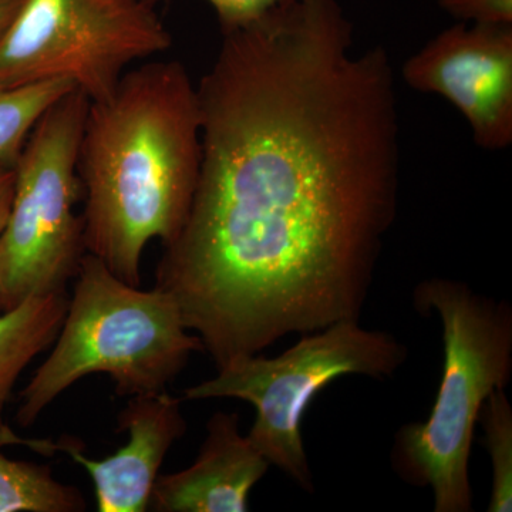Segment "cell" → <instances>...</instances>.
Masks as SVG:
<instances>
[{"instance_id": "e0dca14e", "label": "cell", "mask_w": 512, "mask_h": 512, "mask_svg": "<svg viewBox=\"0 0 512 512\" xmlns=\"http://www.w3.org/2000/svg\"><path fill=\"white\" fill-rule=\"evenodd\" d=\"M15 192V168L0 165V235L8 221Z\"/></svg>"}, {"instance_id": "277c9868", "label": "cell", "mask_w": 512, "mask_h": 512, "mask_svg": "<svg viewBox=\"0 0 512 512\" xmlns=\"http://www.w3.org/2000/svg\"><path fill=\"white\" fill-rule=\"evenodd\" d=\"M52 352L20 392L16 421L29 427L60 394L107 375L119 396L161 392L204 352L170 293L140 289L86 252Z\"/></svg>"}, {"instance_id": "ac0fdd59", "label": "cell", "mask_w": 512, "mask_h": 512, "mask_svg": "<svg viewBox=\"0 0 512 512\" xmlns=\"http://www.w3.org/2000/svg\"><path fill=\"white\" fill-rule=\"evenodd\" d=\"M22 3L23 0H0V39L5 35Z\"/></svg>"}, {"instance_id": "30bf717a", "label": "cell", "mask_w": 512, "mask_h": 512, "mask_svg": "<svg viewBox=\"0 0 512 512\" xmlns=\"http://www.w3.org/2000/svg\"><path fill=\"white\" fill-rule=\"evenodd\" d=\"M194 463L158 476L148 508L158 512H245L271 464L239 430L238 413L217 412Z\"/></svg>"}, {"instance_id": "2e32d148", "label": "cell", "mask_w": 512, "mask_h": 512, "mask_svg": "<svg viewBox=\"0 0 512 512\" xmlns=\"http://www.w3.org/2000/svg\"><path fill=\"white\" fill-rule=\"evenodd\" d=\"M220 20L222 33L244 28L286 0H207Z\"/></svg>"}, {"instance_id": "7a4b0ae2", "label": "cell", "mask_w": 512, "mask_h": 512, "mask_svg": "<svg viewBox=\"0 0 512 512\" xmlns=\"http://www.w3.org/2000/svg\"><path fill=\"white\" fill-rule=\"evenodd\" d=\"M201 165L197 86L177 60L128 70L90 101L79 171L86 252L140 286L154 239L170 244L190 212Z\"/></svg>"}, {"instance_id": "5bb4252c", "label": "cell", "mask_w": 512, "mask_h": 512, "mask_svg": "<svg viewBox=\"0 0 512 512\" xmlns=\"http://www.w3.org/2000/svg\"><path fill=\"white\" fill-rule=\"evenodd\" d=\"M491 463L488 512L512 511V406L505 389L491 393L478 414Z\"/></svg>"}, {"instance_id": "3957f363", "label": "cell", "mask_w": 512, "mask_h": 512, "mask_svg": "<svg viewBox=\"0 0 512 512\" xmlns=\"http://www.w3.org/2000/svg\"><path fill=\"white\" fill-rule=\"evenodd\" d=\"M420 315H436L443 338V373L426 421L394 434V474L417 488H430L436 512L474 510L470 457L478 414L491 393L512 376V308L466 282L430 278L413 291Z\"/></svg>"}, {"instance_id": "8fae6325", "label": "cell", "mask_w": 512, "mask_h": 512, "mask_svg": "<svg viewBox=\"0 0 512 512\" xmlns=\"http://www.w3.org/2000/svg\"><path fill=\"white\" fill-rule=\"evenodd\" d=\"M66 293L32 296L0 312V447L25 446L43 456L60 451V443L25 439L5 423V409L26 366L55 342L67 309Z\"/></svg>"}, {"instance_id": "6da1fadb", "label": "cell", "mask_w": 512, "mask_h": 512, "mask_svg": "<svg viewBox=\"0 0 512 512\" xmlns=\"http://www.w3.org/2000/svg\"><path fill=\"white\" fill-rule=\"evenodd\" d=\"M197 86L201 165L156 286L217 369L360 320L399 201V104L382 46L338 0H286L222 33Z\"/></svg>"}, {"instance_id": "9a60e30c", "label": "cell", "mask_w": 512, "mask_h": 512, "mask_svg": "<svg viewBox=\"0 0 512 512\" xmlns=\"http://www.w3.org/2000/svg\"><path fill=\"white\" fill-rule=\"evenodd\" d=\"M437 5L463 23L512 26V0H437Z\"/></svg>"}, {"instance_id": "9c48e42d", "label": "cell", "mask_w": 512, "mask_h": 512, "mask_svg": "<svg viewBox=\"0 0 512 512\" xmlns=\"http://www.w3.org/2000/svg\"><path fill=\"white\" fill-rule=\"evenodd\" d=\"M117 431H127V444L103 460L84 456L73 440L63 451L92 478L97 511H147L164 458L187 431L181 399L167 389L131 396L117 417Z\"/></svg>"}, {"instance_id": "ba28073f", "label": "cell", "mask_w": 512, "mask_h": 512, "mask_svg": "<svg viewBox=\"0 0 512 512\" xmlns=\"http://www.w3.org/2000/svg\"><path fill=\"white\" fill-rule=\"evenodd\" d=\"M407 86L450 101L474 143L501 151L512 144V26L458 23L403 64Z\"/></svg>"}, {"instance_id": "8992f818", "label": "cell", "mask_w": 512, "mask_h": 512, "mask_svg": "<svg viewBox=\"0 0 512 512\" xmlns=\"http://www.w3.org/2000/svg\"><path fill=\"white\" fill-rule=\"evenodd\" d=\"M90 100L74 89L40 117L15 165L0 235V312L32 296L66 293L86 255L76 204L80 140Z\"/></svg>"}, {"instance_id": "4fadbf2b", "label": "cell", "mask_w": 512, "mask_h": 512, "mask_svg": "<svg viewBox=\"0 0 512 512\" xmlns=\"http://www.w3.org/2000/svg\"><path fill=\"white\" fill-rule=\"evenodd\" d=\"M74 89L67 80L0 86V165L15 168L37 121Z\"/></svg>"}, {"instance_id": "5b68a950", "label": "cell", "mask_w": 512, "mask_h": 512, "mask_svg": "<svg viewBox=\"0 0 512 512\" xmlns=\"http://www.w3.org/2000/svg\"><path fill=\"white\" fill-rule=\"evenodd\" d=\"M282 355L242 357L217 376L184 390V400L237 399L251 404L247 437L271 466L313 493V473L303 443L305 414L320 392L343 376L390 379L407 362L406 346L392 333L340 320L305 333Z\"/></svg>"}, {"instance_id": "52a82bcc", "label": "cell", "mask_w": 512, "mask_h": 512, "mask_svg": "<svg viewBox=\"0 0 512 512\" xmlns=\"http://www.w3.org/2000/svg\"><path fill=\"white\" fill-rule=\"evenodd\" d=\"M171 43L148 0H23L0 39V86L67 80L103 100L130 64Z\"/></svg>"}, {"instance_id": "7c38bea8", "label": "cell", "mask_w": 512, "mask_h": 512, "mask_svg": "<svg viewBox=\"0 0 512 512\" xmlns=\"http://www.w3.org/2000/svg\"><path fill=\"white\" fill-rule=\"evenodd\" d=\"M82 511H86L82 493L56 480L52 468L12 460L0 451V512Z\"/></svg>"}]
</instances>
